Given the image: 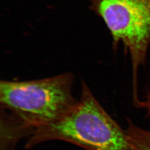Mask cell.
Masks as SVG:
<instances>
[{"label":"cell","instance_id":"obj_2","mask_svg":"<svg viewBox=\"0 0 150 150\" xmlns=\"http://www.w3.org/2000/svg\"><path fill=\"white\" fill-rule=\"evenodd\" d=\"M74 79L67 73L31 81H1V109L34 132L60 120L76 106Z\"/></svg>","mask_w":150,"mask_h":150},{"label":"cell","instance_id":"obj_3","mask_svg":"<svg viewBox=\"0 0 150 150\" xmlns=\"http://www.w3.org/2000/svg\"><path fill=\"white\" fill-rule=\"evenodd\" d=\"M91 8L110 32L113 47L121 43L132 64L134 93L137 74L150 45V0H89Z\"/></svg>","mask_w":150,"mask_h":150},{"label":"cell","instance_id":"obj_4","mask_svg":"<svg viewBox=\"0 0 150 150\" xmlns=\"http://www.w3.org/2000/svg\"><path fill=\"white\" fill-rule=\"evenodd\" d=\"M140 107L147 108L150 115V91L148 94L146 101L142 102ZM141 141L144 149L150 150V132L143 130L141 134Z\"/></svg>","mask_w":150,"mask_h":150},{"label":"cell","instance_id":"obj_1","mask_svg":"<svg viewBox=\"0 0 150 150\" xmlns=\"http://www.w3.org/2000/svg\"><path fill=\"white\" fill-rule=\"evenodd\" d=\"M55 140L87 150H134L126 132L106 113L83 82L76 106L60 120L35 130L25 148Z\"/></svg>","mask_w":150,"mask_h":150}]
</instances>
